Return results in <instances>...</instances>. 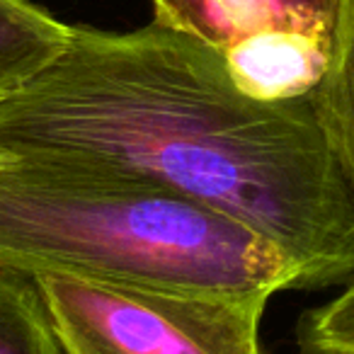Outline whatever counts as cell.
Masks as SVG:
<instances>
[{
    "label": "cell",
    "instance_id": "6da1fadb",
    "mask_svg": "<svg viewBox=\"0 0 354 354\" xmlns=\"http://www.w3.org/2000/svg\"><path fill=\"white\" fill-rule=\"evenodd\" d=\"M0 153L141 180L279 245L306 289L354 279V183L310 95L257 100L221 51L153 20L71 27L0 100Z\"/></svg>",
    "mask_w": 354,
    "mask_h": 354
},
{
    "label": "cell",
    "instance_id": "7a4b0ae2",
    "mask_svg": "<svg viewBox=\"0 0 354 354\" xmlns=\"http://www.w3.org/2000/svg\"><path fill=\"white\" fill-rule=\"evenodd\" d=\"M0 267L212 294L306 289L279 245L141 180L0 153Z\"/></svg>",
    "mask_w": 354,
    "mask_h": 354
},
{
    "label": "cell",
    "instance_id": "3957f363",
    "mask_svg": "<svg viewBox=\"0 0 354 354\" xmlns=\"http://www.w3.org/2000/svg\"><path fill=\"white\" fill-rule=\"evenodd\" d=\"M35 279L64 354H262L272 296Z\"/></svg>",
    "mask_w": 354,
    "mask_h": 354
},
{
    "label": "cell",
    "instance_id": "277c9868",
    "mask_svg": "<svg viewBox=\"0 0 354 354\" xmlns=\"http://www.w3.org/2000/svg\"><path fill=\"white\" fill-rule=\"evenodd\" d=\"M153 20L228 51L272 32H291L333 46L339 0H153Z\"/></svg>",
    "mask_w": 354,
    "mask_h": 354
},
{
    "label": "cell",
    "instance_id": "5b68a950",
    "mask_svg": "<svg viewBox=\"0 0 354 354\" xmlns=\"http://www.w3.org/2000/svg\"><path fill=\"white\" fill-rule=\"evenodd\" d=\"M333 46L306 35L272 32L223 51L233 83L257 100L310 95L330 66Z\"/></svg>",
    "mask_w": 354,
    "mask_h": 354
},
{
    "label": "cell",
    "instance_id": "8992f818",
    "mask_svg": "<svg viewBox=\"0 0 354 354\" xmlns=\"http://www.w3.org/2000/svg\"><path fill=\"white\" fill-rule=\"evenodd\" d=\"M68 30L32 0H0V100L61 54Z\"/></svg>",
    "mask_w": 354,
    "mask_h": 354
},
{
    "label": "cell",
    "instance_id": "52a82bcc",
    "mask_svg": "<svg viewBox=\"0 0 354 354\" xmlns=\"http://www.w3.org/2000/svg\"><path fill=\"white\" fill-rule=\"evenodd\" d=\"M310 100L354 183V0H339L330 66Z\"/></svg>",
    "mask_w": 354,
    "mask_h": 354
},
{
    "label": "cell",
    "instance_id": "ba28073f",
    "mask_svg": "<svg viewBox=\"0 0 354 354\" xmlns=\"http://www.w3.org/2000/svg\"><path fill=\"white\" fill-rule=\"evenodd\" d=\"M0 354H64L37 279L0 267Z\"/></svg>",
    "mask_w": 354,
    "mask_h": 354
},
{
    "label": "cell",
    "instance_id": "9c48e42d",
    "mask_svg": "<svg viewBox=\"0 0 354 354\" xmlns=\"http://www.w3.org/2000/svg\"><path fill=\"white\" fill-rule=\"evenodd\" d=\"M296 347L299 354H354V279L328 304L306 310Z\"/></svg>",
    "mask_w": 354,
    "mask_h": 354
}]
</instances>
